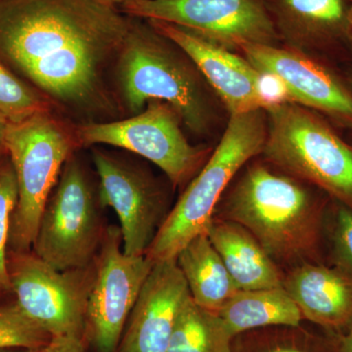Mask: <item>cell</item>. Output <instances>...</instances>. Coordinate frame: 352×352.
I'll return each mask as SVG.
<instances>
[{
    "instance_id": "cell-23",
    "label": "cell",
    "mask_w": 352,
    "mask_h": 352,
    "mask_svg": "<svg viewBox=\"0 0 352 352\" xmlns=\"http://www.w3.org/2000/svg\"><path fill=\"white\" fill-rule=\"evenodd\" d=\"M45 110H50L45 99L0 61V116L17 122Z\"/></svg>"
},
{
    "instance_id": "cell-11",
    "label": "cell",
    "mask_w": 352,
    "mask_h": 352,
    "mask_svg": "<svg viewBox=\"0 0 352 352\" xmlns=\"http://www.w3.org/2000/svg\"><path fill=\"white\" fill-rule=\"evenodd\" d=\"M154 261L122 250L120 227L106 228L87 308L85 339L98 352H117L122 333Z\"/></svg>"
},
{
    "instance_id": "cell-18",
    "label": "cell",
    "mask_w": 352,
    "mask_h": 352,
    "mask_svg": "<svg viewBox=\"0 0 352 352\" xmlns=\"http://www.w3.org/2000/svg\"><path fill=\"white\" fill-rule=\"evenodd\" d=\"M206 233L239 289L283 287V271L245 227L214 217Z\"/></svg>"
},
{
    "instance_id": "cell-3",
    "label": "cell",
    "mask_w": 352,
    "mask_h": 352,
    "mask_svg": "<svg viewBox=\"0 0 352 352\" xmlns=\"http://www.w3.org/2000/svg\"><path fill=\"white\" fill-rule=\"evenodd\" d=\"M138 18L131 17L118 54V78L129 112L138 115L146 103L168 104L194 133L207 131L212 110L199 71L178 47Z\"/></svg>"
},
{
    "instance_id": "cell-5",
    "label": "cell",
    "mask_w": 352,
    "mask_h": 352,
    "mask_svg": "<svg viewBox=\"0 0 352 352\" xmlns=\"http://www.w3.org/2000/svg\"><path fill=\"white\" fill-rule=\"evenodd\" d=\"M264 111L266 162L352 210V145L318 113L293 102Z\"/></svg>"
},
{
    "instance_id": "cell-12",
    "label": "cell",
    "mask_w": 352,
    "mask_h": 352,
    "mask_svg": "<svg viewBox=\"0 0 352 352\" xmlns=\"http://www.w3.org/2000/svg\"><path fill=\"white\" fill-rule=\"evenodd\" d=\"M94 162L99 201L119 217L124 254L146 256L166 217L163 195L147 173L122 160L94 150Z\"/></svg>"
},
{
    "instance_id": "cell-7",
    "label": "cell",
    "mask_w": 352,
    "mask_h": 352,
    "mask_svg": "<svg viewBox=\"0 0 352 352\" xmlns=\"http://www.w3.org/2000/svg\"><path fill=\"white\" fill-rule=\"evenodd\" d=\"M98 194L78 159L69 157L39 221L32 252L57 270L94 263L106 228Z\"/></svg>"
},
{
    "instance_id": "cell-29",
    "label": "cell",
    "mask_w": 352,
    "mask_h": 352,
    "mask_svg": "<svg viewBox=\"0 0 352 352\" xmlns=\"http://www.w3.org/2000/svg\"><path fill=\"white\" fill-rule=\"evenodd\" d=\"M8 122L0 116V156L6 152L4 149V139H6V133Z\"/></svg>"
},
{
    "instance_id": "cell-25",
    "label": "cell",
    "mask_w": 352,
    "mask_h": 352,
    "mask_svg": "<svg viewBox=\"0 0 352 352\" xmlns=\"http://www.w3.org/2000/svg\"><path fill=\"white\" fill-rule=\"evenodd\" d=\"M52 337L32 322L17 303L0 307V349H39Z\"/></svg>"
},
{
    "instance_id": "cell-10",
    "label": "cell",
    "mask_w": 352,
    "mask_h": 352,
    "mask_svg": "<svg viewBox=\"0 0 352 352\" xmlns=\"http://www.w3.org/2000/svg\"><path fill=\"white\" fill-rule=\"evenodd\" d=\"M179 116L168 104L150 101L131 119L83 124L76 131L85 146L122 148L149 160L175 185H182L201 168L205 150L190 144L180 129Z\"/></svg>"
},
{
    "instance_id": "cell-24",
    "label": "cell",
    "mask_w": 352,
    "mask_h": 352,
    "mask_svg": "<svg viewBox=\"0 0 352 352\" xmlns=\"http://www.w3.org/2000/svg\"><path fill=\"white\" fill-rule=\"evenodd\" d=\"M326 263L352 276V210L331 201L325 226Z\"/></svg>"
},
{
    "instance_id": "cell-31",
    "label": "cell",
    "mask_w": 352,
    "mask_h": 352,
    "mask_svg": "<svg viewBox=\"0 0 352 352\" xmlns=\"http://www.w3.org/2000/svg\"><path fill=\"white\" fill-rule=\"evenodd\" d=\"M349 41L352 46V0L349 1Z\"/></svg>"
},
{
    "instance_id": "cell-1",
    "label": "cell",
    "mask_w": 352,
    "mask_h": 352,
    "mask_svg": "<svg viewBox=\"0 0 352 352\" xmlns=\"http://www.w3.org/2000/svg\"><path fill=\"white\" fill-rule=\"evenodd\" d=\"M129 25L94 0H0V61L67 107L99 110L104 69Z\"/></svg>"
},
{
    "instance_id": "cell-17",
    "label": "cell",
    "mask_w": 352,
    "mask_h": 352,
    "mask_svg": "<svg viewBox=\"0 0 352 352\" xmlns=\"http://www.w3.org/2000/svg\"><path fill=\"white\" fill-rule=\"evenodd\" d=\"M351 0H271L267 6L276 31L291 41L316 48L349 43Z\"/></svg>"
},
{
    "instance_id": "cell-27",
    "label": "cell",
    "mask_w": 352,
    "mask_h": 352,
    "mask_svg": "<svg viewBox=\"0 0 352 352\" xmlns=\"http://www.w3.org/2000/svg\"><path fill=\"white\" fill-rule=\"evenodd\" d=\"M38 352H87V349L82 338L54 337Z\"/></svg>"
},
{
    "instance_id": "cell-21",
    "label": "cell",
    "mask_w": 352,
    "mask_h": 352,
    "mask_svg": "<svg viewBox=\"0 0 352 352\" xmlns=\"http://www.w3.org/2000/svg\"><path fill=\"white\" fill-rule=\"evenodd\" d=\"M234 336L217 312L185 300L166 352H232Z\"/></svg>"
},
{
    "instance_id": "cell-9",
    "label": "cell",
    "mask_w": 352,
    "mask_h": 352,
    "mask_svg": "<svg viewBox=\"0 0 352 352\" xmlns=\"http://www.w3.org/2000/svg\"><path fill=\"white\" fill-rule=\"evenodd\" d=\"M120 10L170 23L232 51L245 44H274L278 36L264 0H126Z\"/></svg>"
},
{
    "instance_id": "cell-14",
    "label": "cell",
    "mask_w": 352,
    "mask_h": 352,
    "mask_svg": "<svg viewBox=\"0 0 352 352\" xmlns=\"http://www.w3.org/2000/svg\"><path fill=\"white\" fill-rule=\"evenodd\" d=\"M195 65L231 115L264 110L261 72L232 50L163 21L145 20Z\"/></svg>"
},
{
    "instance_id": "cell-8",
    "label": "cell",
    "mask_w": 352,
    "mask_h": 352,
    "mask_svg": "<svg viewBox=\"0 0 352 352\" xmlns=\"http://www.w3.org/2000/svg\"><path fill=\"white\" fill-rule=\"evenodd\" d=\"M7 270L16 303L32 322L52 338L85 339L96 259L87 267L61 271L34 252L8 251Z\"/></svg>"
},
{
    "instance_id": "cell-4",
    "label": "cell",
    "mask_w": 352,
    "mask_h": 352,
    "mask_svg": "<svg viewBox=\"0 0 352 352\" xmlns=\"http://www.w3.org/2000/svg\"><path fill=\"white\" fill-rule=\"evenodd\" d=\"M263 111L230 116L219 144L157 230L146 254L154 263L175 258L190 241L207 232L234 177L263 152L266 138Z\"/></svg>"
},
{
    "instance_id": "cell-13",
    "label": "cell",
    "mask_w": 352,
    "mask_h": 352,
    "mask_svg": "<svg viewBox=\"0 0 352 352\" xmlns=\"http://www.w3.org/2000/svg\"><path fill=\"white\" fill-rule=\"evenodd\" d=\"M241 51L254 68L283 83L289 102L352 129V88L325 65L274 44H245Z\"/></svg>"
},
{
    "instance_id": "cell-15",
    "label": "cell",
    "mask_w": 352,
    "mask_h": 352,
    "mask_svg": "<svg viewBox=\"0 0 352 352\" xmlns=\"http://www.w3.org/2000/svg\"><path fill=\"white\" fill-rule=\"evenodd\" d=\"M189 296L176 258L155 263L129 315L117 352H166L178 314Z\"/></svg>"
},
{
    "instance_id": "cell-30",
    "label": "cell",
    "mask_w": 352,
    "mask_h": 352,
    "mask_svg": "<svg viewBox=\"0 0 352 352\" xmlns=\"http://www.w3.org/2000/svg\"><path fill=\"white\" fill-rule=\"evenodd\" d=\"M94 1L99 2V3L104 4V6L118 8V7L122 6L126 0H94Z\"/></svg>"
},
{
    "instance_id": "cell-6",
    "label": "cell",
    "mask_w": 352,
    "mask_h": 352,
    "mask_svg": "<svg viewBox=\"0 0 352 352\" xmlns=\"http://www.w3.org/2000/svg\"><path fill=\"white\" fill-rule=\"evenodd\" d=\"M75 139L50 110L8 122L4 149L18 185V201L11 219L8 251L30 252L46 203L56 186Z\"/></svg>"
},
{
    "instance_id": "cell-16",
    "label": "cell",
    "mask_w": 352,
    "mask_h": 352,
    "mask_svg": "<svg viewBox=\"0 0 352 352\" xmlns=\"http://www.w3.org/2000/svg\"><path fill=\"white\" fill-rule=\"evenodd\" d=\"M283 287L303 319L336 333L352 326V276L327 263H305L284 274Z\"/></svg>"
},
{
    "instance_id": "cell-20",
    "label": "cell",
    "mask_w": 352,
    "mask_h": 352,
    "mask_svg": "<svg viewBox=\"0 0 352 352\" xmlns=\"http://www.w3.org/2000/svg\"><path fill=\"white\" fill-rule=\"evenodd\" d=\"M217 314L234 337L256 329L300 326L305 320L284 287L239 289Z\"/></svg>"
},
{
    "instance_id": "cell-22",
    "label": "cell",
    "mask_w": 352,
    "mask_h": 352,
    "mask_svg": "<svg viewBox=\"0 0 352 352\" xmlns=\"http://www.w3.org/2000/svg\"><path fill=\"white\" fill-rule=\"evenodd\" d=\"M232 352H340L338 333L300 326L256 329L234 337Z\"/></svg>"
},
{
    "instance_id": "cell-32",
    "label": "cell",
    "mask_w": 352,
    "mask_h": 352,
    "mask_svg": "<svg viewBox=\"0 0 352 352\" xmlns=\"http://www.w3.org/2000/svg\"><path fill=\"white\" fill-rule=\"evenodd\" d=\"M38 349H19V351H16L14 349H0V352H38Z\"/></svg>"
},
{
    "instance_id": "cell-28",
    "label": "cell",
    "mask_w": 352,
    "mask_h": 352,
    "mask_svg": "<svg viewBox=\"0 0 352 352\" xmlns=\"http://www.w3.org/2000/svg\"><path fill=\"white\" fill-rule=\"evenodd\" d=\"M340 352H352V326L344 333H338Z\"/></svg>"
},
{
    "instance_id": "cell-2",
    "label": "cell",
    "mask_w": 352,
    "mask_h": 352,
    "mask_svg": "<svg viewBox=\"0 0 352 352\" xmlns=\"http://www.w3.org/2000/svg\"><path fill=\"white\" fill-rule=\"evenodd\" d=\"M330 198L322 190L265 164L248 166L214 217L236 222L254 235L279 266L326 263Z\"/></svg>"
},
{
    "instance_id": "cell-26",
    "label": "cell",
    "mask_w": 352,
    "mask_h": 352,
    "mask_svg": "<svg viewBox=\"0 0 352 352\" xmlns=\"http://www.w3.org/2000/svg\"><path fill=\"white\" fill-rule=\"evenodd\" d=\"M0 156V291H9L7 254L11 219L18 201V185L10 159Z\"/></svg>"
},
{
    "instance_id": "cell-19",
    "label": "cell",
    "mask_w": 352,
    "mask_h": 352,
    "mask_svg": "<svg viewBox=\"0 0 352 352\" xmlns=\"http://www.w3.org/2000/svg\"><path fill=\"white\" fill-rule=\"evenodd\" d=\"M175 258L190 296L200 307L217 314L239 291L207 233L190 241Z\"/></svg>"
}]
</instances>
